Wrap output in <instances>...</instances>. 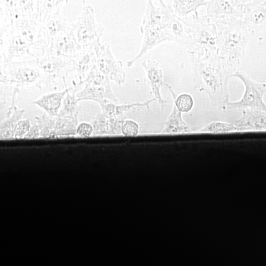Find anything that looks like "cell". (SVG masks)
I'll return each instance as SVG.
<instances>
[{
  "label": "cell",
  "instance_id": "obj_1",
  "mask_svg": "<svg viewBox=\"0 0 266 266\" xmlns=\"http://www.w3.org/2000/svg\"><path fill=\"white\" fill-rule=\"evenodd\" d=\"M189 57L195 87L207 95L212 107L225 110L226 104L230 100L228 83L231 77L219 62L217 52Z\"/></svg>",
  "mask_w": 266,
  "mask_h": 266
},
{
  "label": "cell",
  "instance_id": "obj_2",
  "mask_svg": "<svg viewBox=\"0 0 266 266\" xmlns=\"http://www.w3.org/2000/svg\"><path fill=\"white\" fill-rule=\"evenodd\" d=\"M216 26L218 35L217 55L232 78L239 70L248 44L254 34L241 20Z\"/></svg>",
  "mask_w": 266,
  "mask_h": 266
},
{
  "label": "cell",
  "instance_id": "obj_3",
  "mask_svg": "<svg viewBox=\"0 0 266 266\" xmlns=\"http://www.w3.org/2000/svg\"><path fill=\"white\" fill-rule=\"evenodd\" d=\"M0 83L20 88L41 89L50 82L41 70L37 60L19 62L0 61Z\"/></svg>",
  "mask_w": 266,
  "mask_h": 266
},
{
  "label": "cell",
  "instance_id": "obj_4",
  "mask_svg": "<svg viewBox=\"0 0 266 266\" xmlns=\"http://www.w3.org/2000/svg\"><path fill=\"white\" fill-rule=\"evenodd\" d=\"M189 23V40L186 48L189 56L199 57L217 52V26L205 16L194 14Z\"/></svg>",
  "mask_w": 266,
  "mask_h": 266
},
{
  "label": "cell",
  "instance_id": "obj_5",
  "mask_svg": "<svg viewBox=\"0 0 266 266\" xmlns=\"http://www.w3.org/2000/svg\"><path fill=\"white\" fill-rule=\"evenodd\" d=\"M70 25L79 45L97 48L101 46L100 39L103 35L104 28L96 21L95 10L92 5H84L76 20Z\"/></svg>",
  "mask_w": 266,
  "mask_h": 266
},
{
  "label": "cell",
  "instance_id": "obj_6",
  "mask_svg": "<svg viewBox=\"0 0 266 266\" xmlns=\"http://www.w3.org/2000/svg\"><path fill=\"white\" fill-rule=\"evenodd\" d=\"M233 77L241 80L244 86V91L239 100L228 101L226 104L225 110L257 109L266 112V103L264 100L266 85L254 81L240 69L233 74Z\"/></svg>",
  "mask_w": 266,
  "mask_h": 266
},
{
  "label": "cell",
  "instance_id": "obj_7",
  "mask_svg": "<svg viewBox=\"0 0 266 266\" xmlns=\"http://www.w3.org/2000/svg\"><path fill=\"white\" fill-rule=\"evenodd\" d=\"M111 81L96 67L93 68L81 85L84 88L76 93L79 101L91 100L98 103L105 101L118 102L111 86Z\"/></svg>",
  "mask_w": 266,
  "mask_h": 266
},
{
  "label": "cell",
  "instance_id": "obj_8",
  "mask_svg": "<svg viewBox=\"0 0 266 266\" xmlns=\"http://www.w3.org/2000/svg\"><path fill=\"white\" fill-rule=\"evenodd\" d=\"M35 59L30 44L13 28L0 33V61L19 62Z\"/></svg>",
  "mask_w": 266,
  "mask_h": 266
},
{
  "label": "cell",
  "instance_id": "obj_9",
  "mask_svg": "<svg viewBox=\"0 0 266 266\" xmlns=\"http://www.w3.org/2000/svg\"><path fill=\"white\" fill-rule=\"evenodd\" d=\"M245 0H209L205 16L216 26L242 20Z\"/></svg>",
  "mask_w": 266,
  "mask_h": 266
},
{
  "label": "cell",
  "instance_id": "obj_10",
  "mask_svg": "<svg viewBox=\"0 0 266 266\" xmlns=\"http://www.w3.org/2000/svg\"><path fill=\"white\" fill-rule=\"evenodd\" d=\"M39 66L50 83L57 79L63 80L65 88H67L66 80L68 74L74 70V62L73 59L47 54L39 59H36Z\"/></svg>",
  "mask_w": 266,
  "mask_h": 266
},
{
  "label": "cell",
  "instance_id": "obj_11",
  "mask_svg": "<svg viewBox=\"0 0 266 266\" xmlns=\"http://www.w3.org/2000/svg\"><path fill=\"white\" fill-rule=\"evenodd\" d=\"M96 66L111 82L118 85L125 82L126 74L123 63L115 58L110 45L107 43L101 44L98 52Z\"/></svg>",
  "mask_w": 266,
  "mask_h": 266
},
{
  "label": "cell",
  "instance_id": "obj_12",
  "mask_svg": "<svg viewBox=\"0 0 266 266\" xmlns=\"http://www.w3.org/2000/svg\"><path fill=\"white\" fill-rule=\"evenodd\" d=\"M159 2L164 10V28L168 41L178 43L186 47L189 40V22L177 16L166 1Z\"/></svg>",
  "mask_w": 266,
  "mask_h": 266
},
{
  "label": "cell",
  "instance_id": "obj_13",
  "mask_svg": "<svg viewBox=\"0 0 266 266\" xmlns=\"http://www.w3.org/2000/svg\"><path fill=\"white\" fill-rule=\"evenodd\" d=\"M242 21L253 34L266 29V0H245Z\"/></svg>",
  "mask_w": 266,
  "mask_h": 266
},
{
  "label": "cell",
  "instance_id": "obj_14",
  "mask_svg": "<svg viewBox=\"0 0 266 266\" xmlns=\"http://www.w3.org/2000/svg\"><path fill=\"white\" fill-rule=\"evenodd\" d=\"M81 48L75 39L70 25L65 31L51 40L49 47L44 56L53 54L73 59Z\"/></svg>",
  "mask_w": 266,
  "mask_h": 266
},
{
  "label": "cell",
  "instance_id": "obj_15",
  "mask_svg": "<svg viewBox=\"0 0 266 266\" xmlns=\"http://www.w3.org/2000/svg\"><path fill=\"white\" fill-rule=\"evenodd\" d=\"M100 47H82L80 50L73 58L74 71L75 72V77L78 79L77 83L73 82V86L76 90L81 85L82 82L85 80L95 66L97 54Z\"/></svg>",
  "mask_w": 266,
  "mask_h": 266
},
{
  "label": "cell",
  "instance_id": "obj_16",
  "mask_svg": "<svg viewBox=\"0 0 266 266\" xmlns=\"http://www.w3.org/2000/svg\"><path fill=\"white\" fill-rule=\"evenodd\" d=\"M242 112V115L232 122L235 133L266 131V112L257 109Z\"/></svg>",
  "mask_w": 266,
  "mask_h": 266
},
{
  "label": "cell",
  "instance_id": "obj_17",
  "mask_svg": "<svg viewBox=\"0 0 266 266\" xmlns=\"http://www.w3.org/2000/svg\"><path fill=\"white\" fill-rule=\"evenodd\" d=\"M141 65L145 72V80L150 87V93L163 109L167 101L161 94L164 85L162 70L159 68L158 62L151 59L142 62Z\"/></svg>",
  "mask_w": 266,
  "mask_h": 266
},
{
  "label": "cell",
  "instance_id": "obj_18",
  "mask_svg": "<svg viewBox=\"0 0 266 266\" xmlns=\"http://www.w3.org/2000/svg\"><path fill=\"white\" fill-rule=\"evenodd\" d=\"M143 35L141 47L138 54L127 62L128 67L132 66L135 62L145 55L149 50L162 42L168 41L165 29L160 27H148L140 28Z\"/></svg>",
  "mask_w": 266,
  "mask_h": 266
},
{
  "label": "cell",
  "instance_id": "obj_19",
  "mask_svg": "<svg viewBox=\"0 0 266 266\" xmlns=\"http://www.w3.org/2000/svg\"><path fill=\"white\" fill-rule=\"evenodd\" d=\"M126 119L125 118H108L101 112L98 113L91 121L93 127L92 136L122 135V126Z\"/></svg>",
  "mask_w": 266,
  "mask_h": 266
},
{
  "label": "cell",
  "instance_id": "obj_20",
  "mask_svg": "<svg viewBox=\"0 0 266 266\" xmlns=\"http://www.w3.org/2000/svg\"><path fill=\"white\" fill-rule=\"evenodd\" d=\"M74 86L64 90L45 94L33 100V103L42 109L46 114L52 117H57L61 110L64 99L67 92Z\"/></svg>",
  "mask_w": 266,
  "mask_h": 266
},
{
  "label": "cell",
  "instance_id": "obj_21",
  "mask_svg": "<svg viewBox=\"0 0 266 266\" xmlns=\"http://www.w3.org/2000/svg\"><path fill=\"white\" fill-rule=\"evenodd\" d=\"M157 100L152 98L144 102L132 103L118 104L117 103L105 101L98 103L101 109V113L108 118L126 117L125 113L132 109L137 107H145L149 108L150 104Z\"/></svg>",
  "mask_w": 266,
  "mask_h": 266
},
{
  "label": "cell",
  "instance_id": "obj_22",
  "mask_svg": "<svg viewBox=\"0 0 266 266\" xmlns=\"http://www.w3.org/2000/svg\"><path fill=\"white\" fill-rule=\"evenodd\" d=\"M162 134H175L193 132L191 128L184 121L181 113L173 102L171 111L164 123Z\"/></svg>",
  "mask_w": 266,
  "mask_h": 266
},
{
  "label": "cell",
  "instance_id": "obj_23",
  "mask_svg": "<svg viewBox=\"0 0 266 266\" xmlns=\"http://www.w3.org/2000/svg\"><path fill=\"white\" fill-rule=\"evenodd\" d=\"M24 109H20L16 105L11 112L6 115L0 126V139L2 140L14 139V132L19 121L22 119Z\"/></svg>",
  "mask_w": 266,
  "mask_h": 266
},
{
  "label": "cell",
  "instance_id": "obj_24",
  "mask_svg": "<svg viewBox=\"0 0 266 266\" xmlns=\"http://www.w3.org/2000/svg\"><path fill=\"white\" fill-rule=\"evenodd\" d=\"M69 26L70 23L60 12L54 14L41 23L42 30L50 41L65 31Z\"/></svg>",
  "mask_w": 266,
  "mask_h": 266
},
{
  "label": "cell",
  "instance_id": "obj_25",
  "mask_svg": "<svg viewBox=\"0 0 266 266\" xmlns=\"http://www.w3.org/2000/svg\"><path fill=\"white\" fill-rule=\"evenodd\" d=\"M166 2L177 16L186 19L187 15L192 12L198 15V8L201 6H206L209 0H169Z\"/></svg>",
  "mask_w": 266,
  "mask_h": 266
},
{
  "label": "cell",
  "instance_id": "obj_26",
  "mask_svg": "<svg viewBox=\"0 0 266 266\" xmlns=\"http://www.w3.org/2000/svg\"><path fill=\"white\" fill-rule=\"evenodd\" d=\"M78 123V115L56 117L55 133L57 138L76 137Z\"/></svg>",
  "mask_w": 266,
  "mask_h": 266
},
{
  "label": "cell",
  "instance_id": "obj_27",
  "mask_svg": "<svg viewBox=\"0 0 266 266\" xmlns=\"http://www.w3.org/2000/svg\"><path fill=\"white\" fill-rule=\"evenodd\" d=\"M12 23L17 18L37 15L38 0H11Z\"/></svg>",
  "mask_w": 266,
  "mask_h": 266
},
{
  "label": "cell",
  "instance_id": "obj_28",
  "mask_svg": "<svg viewBox=\"0 0 266 266\" xmlns=\"http://www.w3.org/2000/svg\"><path fill=\"white\" fill-rule=\"evenodd\" d=\"M67 0H38L37 20L41 24L45 20L60 12L61 8Z\"/></svg>",
  "mask_w": 266,
  "mask_h": 266
},
{
  "label": "cell",
  "instance_id": "obj_29",
  "mask_svg": "<svg viewBox=\"0 0 266 266\" xmlns=\"http://www.w3.org/2000/svg\"><path fill=\"white\" fill-rule=\"evenodd\" d=\"M56 117H52L47 114L35 116V123L39 131L40 138H57L55 133Z\"/></svg>",
  "mask_w": 266,
  "mask_h": 266
},
{
  "label": "cell",
  "instance_id": "obj_30",
  "mask_svg": "<svg viewBox=\"0 0 266 266\" xmlns=\"http://www.w3.org/2000/svg\"><path fill=\"white\" fill-rule=\"evenodd\" d=\"M76 90L74 88L71 94L69 93V91L67 92L58 116L68 117L78 115L79 101L76 96Z\"/></svg>",
  "mask_w": 266,
  "mask_h": 266
},
{
  "label": "cell",
  "instance_id": "obj_31",
  "mask_svg": "<svg viewBox=\"0 0 266 266\" xmlns=\"http://www.w3.org/2000/svg\"><path fill=\"white\" fill-rule=\"evenodd\" d=\"M172 98L173 102L181 113H188L193 109L194 100L192 96L187 93L181 94L177 96L172 87L166 84Z\"/></svg>",
  "mask_w": 266,
  "mask_h": 266
},
{
  "label": "cell",
  "instance_id": "obj_32",
  "mask_svg": "<svg viewBox=\"0 0 266 266\" xmlns=\"http://www.w3.org/2000/svg\"><path fill=\"white\" fill-rule=\"evenodd\" d=\"M194 132L212 134L227 133H235V129L232 122L217 121L212 122Z\"/></svg>",
  "mask_w": 266,
  "mask_h": 266
},
{
  "label": "cell",
  "instance_id": "obj_33",
  "mask_svg": "<svg viewBox=\"0 0 266 266\" xmlns=\"http://www.w3.org/2000/svg\"><path fill=\"white\" fill-rule=\"evenodd\" d=\"M140 127L136 121L126 119L123 122L121 129L122 135L125 136H136L139 133Z\"/></svg>",
  "mask_w": 266,
  "mask_h": 266
},
{
  "label": "cell",
  "instance_id": "obj_34",
  "mask_svg": "<svg viewBox=\"0 0 266 266\" xmlns=\"http://www.w3.org/2000/svg\"><path fill=\"white\" fill-rule=\"evenodd\" d=\"M32 125L28 118L22 119L18 123L14 132V139H24Z\"/></svg>",
  "mask_w": 266,
  "mask_h": 266
},
{
  "label": "cell",
  "instance_id": "obj_35",
  "mask_svg": "<svg viewBox=\"0 0 266 266\" xmlns=\"http://www.w3.org/2000/svg\"><path fill=\"white\" fill-rule=\"evenodd\" d=\"M93 127L91 123L83 122L79 123L76 130V137L87 138L92 136Z\"/></svg>",
  "mask_w": 266,
  "mask_h": 266
},
{
  "label": "cell",
  "instance_id": "obj_36",
  "mask_svg": "<svg viewBox=\"0 0 266 266\" xmlns=\"http://www.w3.org/2000/svg\"><path fill=\"white\" fill-rule=\"evenodd\" d=\"M40 131L37 125L35 123L32 125L28 133L24 139H36L40 138Z\"/></svg>",
  "mask_w": 266,
  "mask_h": 266
}]
</instances>
